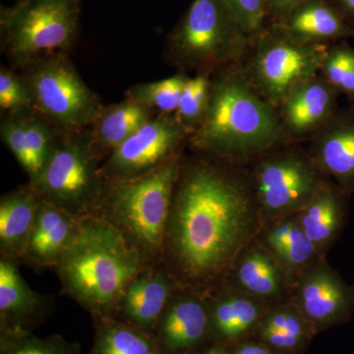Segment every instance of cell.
<instances>
[{
  "label": "cell",
  "mask_w": 354,
  "mask_h": 354,
  "mask_svg": "<svg viewBox=\"0 0 354 354\" xmlns=\"http://www.w3.org/2000/svg\"><path fill=\"white\" fill-rule=\"evenodd\" d=\"M255 213L243 179L209 165L190 169L174 194L167 225L181 271L200 281L223 272L250 239Z\"/></svg>",
  "instance_id": "1"
},
{
  "label": "cell",
  "mask_w": 354,
  "mask_h": 354,
  "mask_svg": "<svg viewBox=\"0 0 354 354\" xmlns=\"http://www.w3.org/2000/svg\"><path fill=\"white\" fill-rule=\"evenodd\" d=\"M57 266L68 295L104 314L141 274L143 254L108 218L82 216Z\"/></svg>",
  "instance_id": "2"
},
{
  "label": "cell",
  "mask_w": 354,
  "mask_h": 354,
  "mask_svg": "<svg viewBox=\"0 0 354 354\" xmlns=\"http://www.w3.org/2000/svg\"><path fill=\"white\" fill-rule=\"evenodd\" d=\"M193 133L198 147L227 157L262 153L288 141L278 109L249 86L239 66L212 82L208 108Z\"/></svg>",
  "instance_id": "3"
},
{
  "label": "cell",
  "mask_w": 354,
  "mask_h": 354,
  "mask_svg": "<svg viewBox=\"0 0 354 354\" xmlns=\"http://www.w3.org/2000/svg\"><path fill=\"white\" fill-rule=\"evenodd\" d=\"M179 165L169 160L157 169L114 184L106 201L108 220L143 254L160 252L167 225Z\"/></svg>",
  "instance_id": "4"
},
{
  "label": "cell",
  "mask_w": 354,
  "mask_h": 354,
  "mask_svg": "<svg viewBox=\"0 0 354 354\" xmlns=\"http://www.w3.org/2000/svg\"><path fill=\"white\" fill-rule=\"evenodd\" d=\"M250 38L223 0H194L171 37L179 64L212 71L239 66Z\"/></svg>",
  "instance_id": "5"
},
{
  "label": "cell",
  "mask_w": 354,
  "mask_h": 354,
  "mask_svg": "<svg viewBox=\"0 0 354 354\" xmlns=\"http://www.w3.org/2000/svg\"><path fill=\"white\" fill-rule=\"evenodd\" d=\"M329 46L298 43L268 24L250 39L239 69L249 86L278 109L295 88L321 73Z\"/></svg>",
  "instance_id": "6"
},
{
  "label": "cell",
  "mask_w": 354,
  "mask_h": 354,
  "mask_svg": "<svg viewBox=\"0 0 354 354\" xmlns=\"http://www.w3.org/2000/svg\"><path fill=\"white\" fill-rule=\"evenodd\" d=\"M77 0H29L6 14L7 41L16 57L30 59L66 48L75 36Z\"/></svg>",
  "instance_id": "7"
},
{
  "label": "cell",
  "mask_w": 354,
  "mask_h": 354,
  "mask_svg": "<svg viewBox=\"0 0 354 354\" xmlns=\"http://www.w3.org/2000/svg\"><path fill=\"white\" fill-rule=\"evenodd\" d=\"M318 167L313 158L295 151L268 156L254 176L256 197L262 208L272 215L304 209L325 183Z\"/></svg>",
  "instance_id": "8"
},
{
  "label": "cell",
  "mask_w": 354,
  "mask_h": 354,
  "mask_svg": "<svg viewBox=\"0 0 354 354\" xmlns=\"http://www.w3.org/2000/svg\"><path fill=\"white\" fill-rule=\"evenodd\" d=\"M35 191L73 215H82L99 196V181L90 153L78 144L55 149L39 178Z\"/></svg>",
  "instance_id": "9"
},
{
  "label": "cell",
  "mask_w": 354,
  "mask_h": 354,
  "mask_svg": "<svg viewBox=\"0 0 354 354\" xmlns=\"http://www.w3.org/2000/svg\"><path fill=\"white\" fill-rule=\"evenodd\" d=\"M32 101L64 127H82L97 118L100 104L75 71L64 62L39 66L30 81Z\"/></svg>",
  "instance_id": "10"
},
{
  "label": "cell",
  "mask_w": 354,
  "mask_h": 354,
  "mask_svg": "<svg viewBox=\"0 0 354 354\" xmlns=\"http://www.w3.org/2000/svg\"><path fill=\"white\" fill-rule=\"evenodd\" d=\"M186 133L176 118L150 120L114 149L106 169L122 179L153 171L169 160Z\"/></svg>",
  "instance_id": "11"
},
{
  "label": "cell",
  "mask_w": 354,
  "mask_h": 354,
  "mask_svg": "<svg viewBox=\"0 0 354 354\" xmlns=\"http://www.w3.org/2000/svg\"><path fill=\"white\" fill-rule=\"evenodd\" d=\"M339 95L321 74L290 92L278 108L288 141L310 138L339 109Z\"/></svg>",
  "instance_id": "12"
},
{
  "label": "cell",
  "mask_w": 354,
  "mask_h": 354,
  "mask_svg": "<svg viewBox=\"0 0 354 354\" xmlns=\"http://www.w3.org/2000/svg\"><path fill=\"white\" fill-rule=\"evenodd\" d=\"M313 160L344 192L354 191V109H339L310 137Z\"/></svg>",
  "instance_id": "13"
},
{
  "label": "cell",
  "mask_w": 354,
  "mask_h": 354,
  "mask_svg": "<svg viewBox=\"0 0 354 354\" xmlns=\"http://www.w3.org/2000/svg\"><path fill=\"white\" fill-rule=\"evenodd\" d=\"M270 24L298 43L332 44L354 39V26L330 0H305Z\"/></svg>",
  "instance_id": "14"
},
{
  "label": "cell",
  "mask_w": 354,
  "mask_h": 354,
  "mask_svg": "<svg viewBox=\"0 0 354 354\" xmlns=\"http://www.w3.org/2000/svg\"><path fill=\"white\" fill-rule=\"evenodd\" d=\"M351 304V291L329 270L309 272L300 283L298 305L310 324L323 327L339 322L348 315Z\"/></svg>",
  "instance_id": "15"
},
{
  "label": "cell",
  "mask_w": 354,
  "mask_h": 354,
  "mask_svg": "<svg viewBox=\"0 0 354 354\" xmlns=\"http://www.w3.org/2000/svg\"><path fill=\"white\" fill-rule=\"evenodd\" d=\"M78 223L77 216L41 200L24 256L36 264L57 265L75 234Z\"/></svg>",
  "instance_id": "16"
},
{
  "label": "cell",
  "mask_w": 354,
  "mask_h": 354,
  "mask_svg": "<svg viewBox=\"0 0 354 354\" xmlns=\"http://www.w3.org/2000/svg\"><path fill=\"white\" fill-rule=\"evenodd\" d=\"M41 202L36 194L23 190L12 193L0 203V245L9 257L24 256Z\"/></svg>",
  "instance_id": "17"
},
{
  "label": "cell",
  "mask_w": 354,
  "mask_h": 354,
  "mask_svg": "<svg viewBox=\"0 0 354 354\" xmlns=\"http://www.w3.org/2000/svg\"><path fill=\"white\" fill-rule=\"evenodd\" d=\"M171 295L169 281L162 274H140L121 298L125 316L140 327H150L160 318Z\"/></svg>",
  "instance_id": "18"
},
{
  "label": "cell",
  "mask_w": 354,
  "mask_h": 354,
  "mask_svg": "<svg viewBox=\"0 0 354 354\" xmlns=\"http://www.w3.org/2000/svg\"><path fill=\"white\" fill-rule=\"evenodd\" d=\"M344 193L325 183L302 209L300 225L317 249L327 245L341 227Z\"/></svg>",
  "instance_id": "19"
},
{
  "label": "cell",
  "mask_w": 354,
  "mask_h": 354,
  "mask_svg": "<svg viewBox=\"0 0 354 354\" xmlns=\"http://www.w3.org/2000/svg\"><path fill=\"white\" fill-rule=\"evenodd\" d=\"M208 327V316L201 302L183 299L172 305L165 314L160 335L165 348L180 351L201 341Z\"/></svg>",
  "instance_id": "20"
},
{
  "label": "cell",
  "mask_w": 354,
  "mask_h": 354,
  "mask_svg": "<svg viewBox=\"0 0 354 354\" xmlns=\"http://www.w3.org/2000/svg\"><path fill=\"white\" fill-rule=\"evenodd\" d=\"M39 304L38 295L26 283L15 266L7 259L0 262V314L2 326L11 335L20 334L21 324Z\"/></svg>",
  "instance_id": "21"
},
{
  "label": "cell",
  "mask_w": 354,
  "mask_h": 354,
  "mask_svg": "<svg viewBox=\"0 0 354 354\" xmlns=\"http://www.w3.org/2000/svg\"><path fill=\"white\" fill-rule=\"evenodd\" d=\"M150 121L149 108L141 102L128 101L109 109L97 125V137L106 148H118Z\"/></svg>",
  "instance_id": "22"
},
{
  "label": "cell",
  "mask_w": 354,
  "mask_h": 354,
  "mask_svg": "<svg viewBox=\"0 0 354 354\" xmlns=\"http://www.w3.org/2000/svg\"><path fill=\"white\" fill-rule=\"evenodd\" d=\"M268 242L277 256L288 267L299 268L308 263L317 248L299 223H281L268 234Z\"/></svg>",
  "instance_id": "23"
},
{
  "label": "cell",
  "mask_w": 354,
  "mask_h": 354,
  "mask_svg": "<svg viewBox=\"0 0 354 354\" xmlns=\"http://www.w3.org/2000/svg\"><path fill=\"white\" fill-rule=\"evenodd\" d=\"M92 354H158L155 342L143 333L121 324L102 326Z\"/></svg>",
  "instance_id": "24"
},
{
  "label": "cell",
  "mask_w": 354,
  "mask_h": 354,
  "mask_svg": "<svg viewBox=\"0 0 354 354\" xmlns=\"http://www.w3.org/2000/svg\"><path fill=\"white\" fill-rule=\"evenodd\" d=\"M260 316V309L251 300L232 297L216 305L213 323L216 330L227 339H236L248 332Z\"/></svg>",
  "instance_id": "25"
},
{
  "label": "cell",
  "mask_w": 354,
  "mask_h": 354,
  "mask_svg": "<svg viewBox=\"0 0 354 354\" xmlns=\"http://www.w3.org/2000/svg\"><path fill=\"white\" fill-rule=\"evenodd\" d=\"M239 281L247 290L272 297L281 290V277L277 266L260 251H253L242 261L239 269Z\"/></svg>",
  "instance_id": "26"
},
{
  "label": "cell",
  "mask_w": 354,
  "mask_h": 354,
  "mask_svg": "<svg viewBox=\"0 0 354 354\" xmlns=\"http://www.w3.org/2000/svg\"><path fill=\"white\" fill-rule=\"evenodd\" d=\"M321 75L354 104V48L342 41L330 44L324 58Z\"/></svg>",
  "instance_id": "27"
},
{
  "label": "cell",
  "mask_w": 354,
  "mask_h": 354,
  "mask_svg": "<svg viewBox=\"0 0 354 354\" xmlns=\"http://www.w3.org/2000/svg\"><path fill=\"white\" fill-rule=\"evenodd\" d=\"M188 78L176 75L158 82L140 84L129 91L131 100L141 102L148 108H155L162 113H172L178 108L184 86Z\"/></svg>",
  "instance_id": "28"
},
{
  "label": "cell",
  "mask_w": 354,
  "mask_h": 354,
  "mask_svg": "<svg viewBox=\"0 0 354 354\" xmlns=\"http://www.w3.org/2000/svg\"><path fill=\"white\" fill-rule=\"evenodd\" d=\"M211 81L206 74L188 78L176 109V120L188 132H194L208 108Z\"/></svg>",
  "instance_id": "29"
},
{
  "label": "cell",
  "mask_w": 354,
  "mask_h": 354,
  "mask_svg": "<svg viewBox=\"0 0 354 354\" xmlns=\"http://www.w3.org/2000/svg\"><path fill=\"white\" fill-rule=\"evenodd\" d=\"M51 152L48 128L38 121H25V162L22 167L34 183L43 172Z\"/></svg>",
  "instance_id": "30"
},
{
  "label": "cell",
  "mask_w": 354,
  "mask_h": 354,
  "mask_svg": "<svg viewBox=\"0 0 354 354\" xmlns=\"http://www.w3.org/2000/svg\"><path fill=\"white\" fill-rule=\"evenodd\" d=\"M253 39L268 26L270 18L267 0H223Z\"/></svg>",
  "instance_id": "31"
},
{
  "label": "cell",
  "mask_w": 354,
  "mask_h": 354,
  "mask_svg": "<svg viewBox=\"0 0 354 354\" xmlns=\"http://www.w3.org/2000/svg\"><path fill=\"white\" fill-rule=\"evenodd\" d=\"M32 102L31 91L17 77L6 69L0 72V106L3 111L15 113L28 108Z\"/></svg>",
  "instance_id": "32"
},
{
  "label": "cell",
  "mask_w": 354,
  "mask_h": 354,
  "mask_svg": "<svg viewBox=\"0 0 354 354\" xmlns=\"http://www.w3.org/2000/svg\"><path fill=\"white\" fill-rule=\"evenodd\" d=\"M2 354H71L68 346L59 339H39L13 334Z\"/></svg>",
  "instance_id": "33"
},
{
  "label": "cell",
  "mask_w": 354,
  "mask_h": 354,
  "mask_svg": "<svg viewBox=\"0 0 354 354\" xmlns=\"http://www.w3.org/2000/svg\"><path fill=\"white\" fill-rule=\"evenodd\" d=\"M309 324L302 314L292 309L283 308L270 314L262 325L305 342L309 337Z\"/></svg>",
  "instance_id": "34"
},
{
  "label": "cell",
  "mask_w": 354,
  "mask_h": 354,
  "mask_svg": "<svg viewBox=\"0 0 354 354\" xmlns=\"http://www.w3.org/2000/svg\"><path fill=\"white\" fill-rule=\"evenodd\" d=\"M304 1L305 0H267L271 23L281 20L293 7Z\"/></svg>",
  "instance_id": "35"
},
{
  "label": "cell",
  "mask_w": 354,
  "mask_h": 354,
  "mask_svg": "<svg viewBox=\"0 0 354 354\" xmlns=\"http://www.w3.org/2000/svg\"><path fill=\"white\" fill-rule=\"evenodd\" d=\"M348 22L354 26V0H330Z\"/></svg>",
  "instance_id": "36"
},
{
  "label": "cell",
  "mask_w": 354,
  "mask_h": 354,
  "mask_svg": "<svg viewBox=\"0 0 354 354\" xmlns=\"http://www.w3.org/2000/svg\"><path fill=\"white\" fill-rule=\"evenodd\" d=\"M235 354H274L266 346L249 344L239 348Z\"/></svg>",
  "instance_id": "37"
},
{
  "label": "cell",
  "mask_w": 354,
  "mask_h": 354,
  "mask_svg": "<svg viewBox=\"0 0 354 354\" xmlns=\"http://www.w3.org/2000/svg\"><path fill=\"white\" fill-rule=\"evenodd\" d=\"M209 354H227V353H225V351H218V349H216V351H211V353H209Z\"/></svg>",
  "instance_id": "38"
}]
</instances>
